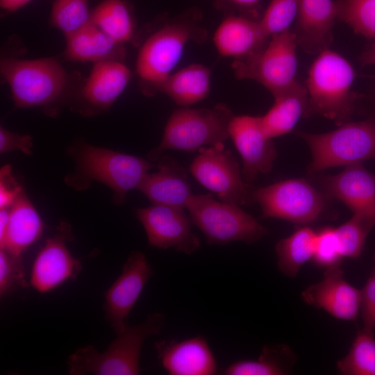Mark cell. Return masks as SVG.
I'll return each instance as SVG.
<instances>
[{
    "instance_id": "37",
    "label": "cell",
    "mask_w": 375,
    "mask_h": 375,
    "mask_svg": "<svg viewBox=\"0 0 375 375\" xmlns=\"http://www.w3.org/2000/svg\"><path fill=\"white\" fill-rule=\"evenodd\" d=\"M361 292L360 309L363 328L374 331L375 328V268Z\"/></svg>"
},
{
    "instance_id": "43",
    "label": "cell",
    "mask_w": 375,
    "mask_h": 375,
    "mask_svg": "<svg viewBox=\"0 0 375 375\" xmlns=\"http://www.w3.org/2000/svg\"><path fill=\"white\" fill-rule=\"evenodd\" d=\"M360 62L363 65L375 64V42L361 54Z\"/></svg>"
},
{
    "instance_id": "39",
    "label": "cell",
    "mask_w": 375,
    "mask_h": 375,
    "mask_svg": "<svg viewBox=\"0 0 375 375\" xmlns=\"http://www.w3.org/2000/svg\"><path fill=\"white\" fill-rule=\"evenodd\" d=\"M32 149L33 139L30 135L12 132L1 126V153L10 151H19L24 154L31 155L33 153Z\"/></svg>"
},
{
    "instance_id": "30",
    "label": "cell",
    "mask_w": 375,
    "mask_h": 375,
    "mask_svg": "<svg viewBox=\"0 0 375 375\" xmlns=\"http://www.w3.org/2000/svg\"><path fill=\"white\" fill-rule=\"evenodd\" d=\"M337 368L344 375H375L374 331H358L348 353L338 361Z\"/></svg>"
},
{
    "instance_id": "4",
    "label": "cell",
    "mask_w": 375,
    "mask_h": 375,
    "mask_svg": "<svg viewBox=\"0 0 375 375\" xmlns=\"http://www.w3.org/2000/svg\"><path fill=\"white\" fill-rule=\"evenodd\" d=\"M351 63L339 53L325 49L311 65L305 86L308 103L304 117L320 115L340 126L353 114L358 95Z\"/></svg>"
},
{
    "instance_id": "12",
    "label": "cell",
    "mask_w": 375,
    "mask_h": 375,
    "mask_svg": "<svg viewBox=\"0 0 375 375\" xmlns=\"http://www.w3.org/2000/svg\"><path fill=\"white\" fill-rule=\"evenodd\" d=\"M72 239L69 224L61 222L37 253L31 267L30 284L38 292H50L81 272V260L67 247V241Z\"/></svg>"
},
{
    "instance_id": "7",
    "label": "cell",
    "mask_w": 375,
    "mask_h": 375,
    "mask_svg": "<svg viewBox=\"0 0 375 375\" xmlns=\"http://www.w3.org/2000/svg\"><path fill=\"white\" fill-rule=\"evenodd\" d=\"M297 135L310 147V172L375 159V122L372 120L345 122L325 133L298 132Z\"/></svg>"
},
{
    "instance_id": "18",
    "label": "cell",
    "mask_w": 375,
    "mask_h": 375,
    "mask_svg": "<svg viewBox=\"0 0 375 375\" xmlns=\"http://www.w3.org/2000/svg\"><path fill=\"white\" fill-rule=\"evenodd\" d=\"M158 358L171 375H212L217 371L215 356L207 340L201 335L155 344Z\"/></svg>"
},
{
    "instance_id": "16",
    "label": "cell",
    "mask_w": 375,
    "mask_h": 375,
    "mask_svg": "<svg viewBox=\"0 0 375 375\" xmlns=\"http://www.w3.org/2000/svg\"><path fill=\"white\" fill-rule=\"evenodd\" d=\"M130 78V70L122 61L94 63L76 94L75 110L86 117L107 110L126 89Z\"/></svg>"
},
{
    "instance_id": "13",
    "label": "cell",
    "mask_w": 375,
    "mask_h": 375,
    "mask_svg": "<svg viewBox=\"0 0 375 375\" xmlns=\"http://www.w3.org/2000/svg\"><path fill=\"white\" fill-rule=\"evenodd\" d=\"M136 217L143 226L149 244L173 249L191 254L201 247L199 236L192 230V221L184 209L152 204L136 210Z\"/></svg>"
},
{
    "instance_id": "44",
    "label": "cell",
    "mask_w": 375,
    "mask_h": 375,
    "mask_svg": "<svg viewBox=\"0 0 375 375\" xmlns=\"http://www.w3.org/2000/svg\"><path fill=\"white\" fill-rule=\"evenodd\" d=\"M372 77H373L374 78H375V75L372 76Z\"/></svg>"
},
{
    "instance_id": "38",
    "label": "cell",
    "mask_w": 375,
    "mask_h": 375,
    "mask_svg": "<svg viewBox=\"0 0 375 375\" xmlns=\"http://www.w3.org/2000/svg\"><path fill=\"white\" fill-rule=\"evenodd\" d=\"M23 192L21 185L11 173V167L6 165L0 171V209L10 208Z\"/></svg>"
},
{
    "instance_id": "17",
    "label": "cell",
    "mask_w": 375,
    "mask_h": 375,
    "mask_svg": "<svg viewBox=\"0 0 375 375\" xmlns=\"http://www.w3.org/2000/svg\"><path fill=\"white\" fill-rule=\"evenodd\" d=\"M303 301L333 317L356 321L360 309L361 292L344 278L340 265L326 269L323 278L301 292Z\"/></svg>"
},
{
    "instance_id": "1",
    "label": "cell",
    "mask_w": 375,
    "mask_h": 375,
    "mask_svg": "<svg viewBox=\"0 0 375 375\" xmlns=\"http://www.w3.org/2000/svg\"><path fill=\"white\" fill-rule=\"evenodd\" d=\"M198 14L188 12L172 19L151 35L141 47L135 64L142 92L152 97L171 75L190 41L203 42L207 36L199 23Z\"/></svg>"
},
{
    "instance_id": "8",
    "label": "cell",
    "mask_w": 375,
    "mask_h": 375,
    "mask_svg": "<svg viewBox=\"0 0 375 375\" xmlns=\"http://www.w3.org/2000/svg\"><path fill=\"white\" fill-rule=\"evenodd\" d=\"M186 208L209 244L235 241L253 244L267 233L264 226L239 206L217 201L210 194H192Z\"/></svg>"
},
{
    "instance_id": "2",
    "label": "cell",
    "mask_w": 375,
    "mask_h": 375,
    "mask_svg": "<svg viewBox=\"0 0 375 375\" xmlns=\"http://www.w3.org/2000/svg\"><path fill=\"white\" fill-rule=\"evenodd\" d=\"M76 171L66 182L78 190L88 188L95 181L113 192V201L122 204L127 193L138 189L145 176L157 165L132 155L82 144L73 149Z\"/></svg>"
},
{
    "instance_id": "15",
    "label": "cell",
    "mask_w": 375,
    "mask_h": 375,
    "mask_svg": "<svg viewBox=\"0 0 375 375\" xmlns=\"http://www.w3.org/2000/svg\"><path fill=\"white\" fill-rule=\"evenodd\" d=\"M228 133L242 158V176L246 182L272 170L277 151L265 132L260 117L234 116Z\"/></svg>"
},
{
    "instance_id": "29",
    "label": "cell",
    "mask_w": 375,
    "mask_h": 375,
    "mask_svg": "<svg viewBox=\"0 0 375 375\" xmlns=\"http://www.w3.org/2000/svg\"><path fill=\"white\" fill-rule=\"evenodd\" d=\"M290 350L285 346H265L256 360H242L229 365L224 371L226 375H282L288 372L287 358Z\"/></svg>"
},
{
    "instance_id": "31",
    "label": "cell",
    "mask_w": 375,
    "mask_h": 375,
    "mask_svg": "<svg viewBox=\"0 0 375 375\" xmlns=\"http://www.w3.org/2000/svg\"><path fill=\"white\" fill-rule=\"evenodd\" d=\"M374 226V215L358 213L353 214L349 220L335 228L342 256L358 258Z\"/></svg>"
},
{
    "instance_id": "36",
    "label": "cell",
    "mask_w": 375,
    "mask_h": 375,
    "mask_svg": "<svg viewBox=\"0 0 375 375\" xmlns=\"http://www.w3.org/2000/svg\"><path fill=\"white\" fill-rule=\"evenodd\" d=\"M343 258L335 228L326 226L317 232L315 248L312 258L316 266L326 269L340 265Z\"/></svg>"
},
{
    "instance_id": "33",
    "label": "cell",
    "mask_w": 375,
    "mask_h": 375,
    "mask_svg": "<svg viewBox=\"0 0 375 375\" xmlns=\"http://www.w3.org/2000/svg\"><path fill=\"white\" fill-rule=\"evenodd\" d=\"M90 13L88 0H54L50 21L66 37L86 24Z\"/></svg>"
},
{
    "instance_id": "19",
    "label": "cell",
    "mask_w": 375,
    "mask_h": 375,
    "mask_svg": "<svg viewBox=\"0 0 375 375\" xmlns=\"http://www.w3.org/2000/svg\"><path fill=\"white\" fill-rule=\"evenodd\" d=\"M338 19L334 0H299L293 31L297 45L308 53L318 55L333 41V27Z\"/></svg>"
},
{
    "instance_id": "22",
    "label": "cell",
    "mask_w": 375,
    "mask_h": 375,
    "mask_svg": "<svg viewBox=\"0 0 375 375\" xmlns=\"http://www.w3.org/2000/svg\"><path fill=\"white\" fill-rule=\"evenodd\" d=\"M269 39L259 20L235 15L224 18L213 36L214 44L219 53L222 56L233 57L234 60L256 51Z\"/></svg>"
},
{
    "instance_id": "40",
    "label": "cell",
    "mask_w": 375,
    "mask_h": 375,
    "mask_svg": "<svg viewBox=\"0 0 375 375\" xmlns=\"http://www.w3.org/2000/svg\"><path fill=\"white\" fill-rule=\"evenodd\" d=\"M238 10H249L256 8L261 0H223Z\"/></svg>"
},
{
    "instance_id": "32",
    "label": "cell",
    "mask_w": 375,
    "mask_h": 375,
    "mask_svg": "<svg viewBox=\"0 0 375 375\" xmlns=\"http://www.w3.org/2000/svg\"><path fill=\"white\" fill-rule=\"evenodd\" d=\"M338 19L365 38L375 40V0H335Z\"/></svg>"
},
{
    "instance_id": "25",
    "label": "cell",
    "mask_w": 375,
    "mask_h": 375,
    "mask_svg": "<svg viewBox=\"0 0 375 375\" xmlns=\"http://www.w3.org/2000/svg\"><path fill=\"white\" fill-rule=\"evenodd\" d=\"M274 97L272 107L260 117L265 132L272 139L292 131L308 103L307 89L298 80Z\"/></svg>"
},
{
    "instance_id": "34",
    "label": "cell",
    "mask_w": 375,
    "mask_h": 375,
    "mask_svg": "<svg viewBox=\"0 0 375 375\" xmlns=\"http://www.w3.org/2000/svg\"><path fill=\"white\" fill-rule=\"evenodd\" d=\"M299 0H271L262 18L260 25L268 37L290 29L296 20Z\"/></svg>"
},
{
    "instance_id": "27",
    "label": "cell",
    "mask_w": 375,
    "mask_h": 375,
    "mask_svg": "<svg viewBox=\"0 0 375 375\" xmlns=\"http://www.w3.org/2000/svg\"><path fill=\"white\" fill-rule=\"evenodd\" d=\"M317 232L310 227L298 228L276 244L278 268L285 276L294 278L301 267L312 260Z\"/></svg>"
},
{
    "instance_id": "35",
    "label": "cell",
    "mask_w": 375,
    "mask_h": 375,
    "mask_svg": "<svg viewBox=\"0 0 375 375\" xmlns=\"http://www.w3.org/2000/svg\"><path fill=\"white\" fill-rule=\"evenodd\" d=\"M28 286L22 257L0 249V295L5 297Z\"/></svg>"
},
{
    "instance_id": "21",
    "label": "cell",
    "mask_w": 375,
    "mask_h": 375,
    "mask_svg": "<svg viewBox=\"0 0 375 375\" xmlns=\"http://www.w3.org/2000/svg\"><path fill=\"white\" fill-rule=\"evenodd\" d=\"M326 192L343 202L353 214L375 216V175L360 163L346 166L338 174L326 177Z\"/></svg>"
},
{
    "instance_id": "11",
    "label": "cell",
    "mask_w": 375,
    "mask_h": 375,
    "mask_svg": "<svg viewBox=\"0 0 375 375\" xmlns=\"http://www.w3.org/2000/svg\"><path fill=\"white\" fill-rule=\"evenodd\" d=\"M194 178L220 201L238 206L251 201L253 192L242 180L240 167L224 142L199 149L190 167Z\"/></svg>"
},
{
    "instance_id": "3",
    "label": "cell",
    "mask_w": 375,
    "mask_h": 375,
    "mask_svg": "<svg viewBox=\"0 0 375 375\" xmlns=\"http://www.w3.org/2000/svg\"><path fill=\"white\" fill-rule=\"evenodd\" d=\"M0 72L11 91L16 108L43 107L56 114V106L69 95L72 81L65 68L51 58H3Z\"/></svg>"
},
{
    "instance_id": "24",
    "label": "cell",
    "mask_w": 375,
    "mask_h": 375,
    "mask_svg": "<svg viewBox=\"0 0 375 375\" xmlns=\"http://www.w3.org/2000/svg\"><path fill=\"white\" fill-rule=\"evenodd\" d=\"M43 230L40 214L23 192L10 208L7 230L0 249L22 257V253L40 238Z\"/></svg>"
},
{
    "instance_id": "41",
    "label": "cell",
    "mask_w": 375,
    "mask_h": 375,
    "mask_svg": "<svg viewBox=\"0 0 375 375\" xmlns=\"http://www.w3.org/2000/svg\"><path fill=\"white\" fill-rule=\"evenodd\" d=\"M32 0H0L1 8L6 12H15Z\"/></svg>"
},
{
    "instance_id": "42",
    "label": "cell",
    "mask_w": 375,
    "mask_h": 375,
    "mask_svg": "<svg viewBox=\"0 0 375 375\" xmlns=\"http://www.w3.org/2000/svg\"><path fill=\"white\" fill-rule=\"evenodd\" d=\"M10 208L0 209V242L3 241L8 223Z\"/></svg>"
},
{
    "instance_id": "6",
    "label": "cell",
    "mask_w": 375,
    "mask_h": 375,
    "mask_svg": "<svg viewBox=\"0 0 375 375\" xmlns=\"http://www.w3.org/2000/svg\"><path fill=\"white\" fill-rule=\"evenodd\" d=\"M233 117L224 103L210 108H178L170 115L160 144L147 158L156 161L167 149L194 151L223 143L229 138L228 127Z\"/></svg>"
},
{
    "instance_id": "14",
    "label": "cell",
    "mask_w": 375,
    "mask_h": 375,
    "mask_svg": "<svg viewBox=\"0 0 375 375\" xmlns=\"http://www.w3.org/2000/svg\"><path fill=\"white\" fill-rule=\"evenodd\" d=\"M153 274L145 255L138 251L128 256L120 275L104 294L105 317L116 334L127 326L126 319Z\"/></svg>"
},
{
    "instance_id": "23",
    "label": "cell",
    "mask_w": 375,
    "mask_h": 375,
    "mask_svg": "<svg viewBox=\"0 0 375 375\" xmlns=\"http://www.w3.org/2000/svg\"><path fill=\"white\" fill-rule=\"evenodd\" d=\"M65 38L64 56L67 60L96 63L122 62L125 58L124 44L116 42L90 20Z\"/></svg>"
},
{
    "instance_id": "9",
    "label": "cell",
    "mask_w": 375,
    "mask_h": 375,
    "mask_svg": "<svg viewBox=\"0 0 375 375\" xmlns=\"http://www.w3.org/2000/svg\"><path fill=\"white\" fill-rule=\"evenodd\" d=\"M297 46L290 29L274 35L256 51L235 59L234 74L238 79L259 83L275 97L297 80Z\"/></svg>"
},
{
    "instance_id": "20",
    "label": "cell",
    "mask_w": 375,
    "mask_h": 375,
    "mask_svg": "<svg viewBox=\"0 0 375 375\" xmlns=\"http://www.w3.org/2000/svg\"><path fill=\"white\" fill-rule=\"evenodd\" d=\"M156 167V172L145 176L138 190L152 204L186 208L193 194L185 169L169 156H161Z\"/></svg>"
},
{
    "instance_id": "26",
    "label": "cell",
    "mask_w": 375,
    "mask_h": 375,
    "mask_svg": "<svg viewBox=\"0 0 375 375\" xmlns=\"http://www.w3.org/2000/svg\"><path fill=\"white\" fill-rule=\"evenodd\" d=\"M210 87V69L200 64H192L171 74L160 92L181 107H189L205 99Z\"/></svg>"
},
{
    "instance_id": "10",
    "label": "cell",
    "mask_w": 375,
    "mask_h": 375,
    "mask_svg": "<svg viewBox=\"0 0 375 375\" xmlns=\"http://www.w3.org/2000/svg\"><path fill=\"white\" fill-rule=\"evenodd\" d=\"M253 198L259 204L264 217L298 224L314 222L325 207L322 194L302 178L288 179L256 189Z\"/></svg>"
},
{
    "instance_id": "5",
    "label": "cell",
    "mask_w": 375,
    "mask_h": 375,
    "mask_svg": "<svg viewBox=\"0 0 375 375\" xmlns=\"http://www.w3.org/2000/svg\"><path fill=\"white\" fill-rule=\"evenodd\" d=\"M165 316L160 312L148 315L145 321L133 326H126L116 334L108 347L100 353L93 346L77 349L67 360L69 374L72 375H136L139 374L140 357L145 340L158 335L165 324Z\"/></svg>"
},
{
    "instance_id": "28",
    "label": "cell",
    "mask_w": 375,
    "mask_h": 375,
    "mask_svg": "<svg viewBox=\"0 0 375 375\" xmlns=\"http://www.w3.org/2000/svg\"><path fill=\"white\" fill-rule=\"evenodd\" d=\"M90 20L117 43L124 44L133 38L134 19L123 0H103L92 10Z\"/></svg>"
}]
</instances>
